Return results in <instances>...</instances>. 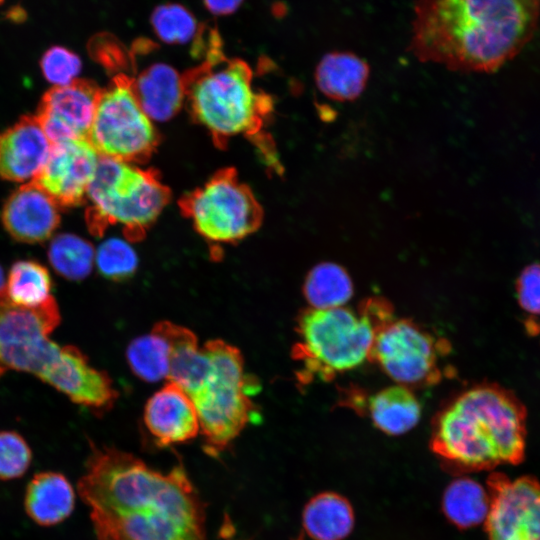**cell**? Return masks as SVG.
<instances>
[{"instance_id": "6da1fadb", "label": "cell", "mask_w": 540, "mask_h": 540, "mask_svg": "<svg viewBox=\"0 0 540 540\" xmlns=\"http://www.w3.org/2000/svg\"><path fill=\"white\" fill-rule=\"evenodd\" d=\"M77 492L97 540H207L205 504L182 466L163 473L128 452L91 445Z\"/></svg>"}, {"instance_id": "7a4b0ae2", "label": "cell", "mask_w": 540, "mask_h": 540, "mask_svg": "<svg viewBox=\"0 0 540 540\" xmlns=\"http://www.w3.org/2000/svg\"><path fill=\"white\" fill-rule=\"evenodd\" d=\"M540 0H417L410 51L460 72H492L530 41Z\"/></svg>"}, {"instance_id": "3957f363", "label": "cell", "mask_w": 540, "mask_h": 540, "mask_svg": "<svg viewBox=\"0 0 540 540\" xmlns=\"http://www.w3.org/2000/svg\"><path fill=\"white\" fill-rule=\"evenodd\" d=\"M526 417L512 391L494 383L475 385L438 413L431 450L455 474L517 464L525 453Z\"/></svg>"}, {"instance_id": "277c9868", "label": "cell", "mask_w": 540, "mask_h": 540, "mask_svg": "<svg viewBox=\"0 0 540 540\" xmlns=\"http://www.w3.org/2000/svg\"><path fill=\"white\" fill-rule=\"evenodd\" d=\"M192 400L207 453L223 452L255 415L238 348L222 340L190 343L174 354L168 380Z\"/></svg>"}, {"instance_id": "5b68a950", "label": "cell", "mask_w": 540, "mask_h": 540, "mask_svg": "<svg viewBox=\"0 0 540 540\" xmlns=\"http://www.w3.org/2000/svg\"><path fill=\"white\" fill-rule=\"evenodd\" d=\"M393 309L383 298H369L357 309L347 306L302 311L297 318L298 341L293 356L304 380L329 381L370 358L379 329Z\"/></svg>"}, {"instance_id": "8992f818", "label": "cell", "mask_w": 540, "mask_h": 540, "mask_svg": "<svg viewBox=\"0 0 540 540\" xmlns=\"http://www.w3.org/2000/svg\"><path fill=\"white\" fill-rule=\"evenodd\" d=\"M184 82L194 118L218 139L254 133L271 108L254 88L249 66L225 59L219 49Z\"/></svg>"}, {"instance_id": "52a82bcc", "label": "cell", "mask_w": 540, "mask_h": 540, "mask_svg": "<svg viewBox=\"0 0 540 540\" xmlns=\"http://www.w3.org/2000/svg\"><path fill=\"white\" fill-rule=\"evenodd\" d=\"M168 189L150 171L133 162L100 156L86 198L88 223L95 233L109 224L143 232L168 202Z\"/></svg>"}, {"instance_id": "ba28073f", "label": "cell", "mask_w": 540, "mask_h": 540, "mask_svg": "<svg viewBox=\"0 0 540 540\" xmlns=\"http://www.w3.org/2000/svg\"><path fill=\"white\" fill-rule=\"evenodd\" d=\"M184 211L196 231L217 244L238 242L254 233L263 213L251 190L233 172H221L188 196Z\"/></svg>"}, {"instance_id": "9c48e42d", "label": "cell", "mask_w": 540, "mask_h": 540, "mask_svg": "<svg viewBox=\"0 0 540 540\" xmlns=\"http://www.w3.org/2000/svg\"><path fill=\"white\" fill-rule=\"evenodd\" d=\"M88 141L100 156L135 162L154 149V122L139 104L128 79L116 78L100 90Z\"/></svg>"}, {"instance_id": "30bf717a", "label": "cell", "mask_w": 540, "mask_h": 540, "mask_svg": "<svg viewBox=\"0 0 540 540\" xmlns=\"http://www.w3.org/2000/svg\"><path fill=\"white\" fill-rule=\"evenodd\" d=\"M61 317L53 297L39 306L15 303L5 289L0 291V377L8 371L39 377L51 363L60 345L50 334Z\"/></svg>"}, {"instance_id": "8fae6325", "label": "cell", "mask_w": 540, "mask_h": 540, "mask_svg": "<svg viewBox=\"0 0 540 540\" xmlns=\"http://www.w3.org/2000/svg\"><path fill=\"white\" fill-rule=\"evenodd\" d=\"M443 341L409 319L392 318L377 332L369 360L397 384L427 385L441 377Z\"/></svg>"}, {"instance_id": "7c38bea8", "label": "cell", "mask_w": 540, "mask_h": 540, "mask_svg": "<svg viewBox=\"0 0 540 540\" xmlns=\"http://www.w3.org/2000/svg\"><path fill=\"white\" fill-rule=\"evenodd\" d=\"M487 487L489 540H540V483L529 476L510 480L493 473Z\"/></svg>"}, {"instance_id": "4fadbf2b", "label": "cell", "mask_w": 540, "mask_h": 540, "mask_svg": "<svg viewBox=\"0 0 540 540\" xmlns=\"http://www.w3.org/2000/svg\"><path fill=\"white\" fill-rule=\"evenodd\" d=\"M100 155L86 138L54 144L33 180L62 207L81 204L95 175Z\"/></svg>"}, {"instance_id": "5bb4252c", "label": "cell", "mask_w": 540, "mask_h": 540, "mask_svg": "<svg viewBox=\"0 0 540 540\" xmlns=\"http://www.w3.org/2000/svg\"><path fill=\"white\" fill-rule=\"evenodd\" d=\"M39 379L67 396L75 404L92 411L109 410L117 399L111 378L93 367L74 346H60Z\"/></svg>"}, {"instance_id": "9a60e30c", "label": "cell", "mask_w": 540, "mask_h": 540, "mask_svg": "<svg viewBox=\"0 0 540 540\" xmlns=\"http://www.w3.org/2000/svg\"><path fill=\"white\" fill-rule=\"evenodd\" d=\"M100 90L86 80L76 79L51 88L42 98L35 116L52 145L88 137Z\"/></svg>"}, {"instance_id": "2e32d148", "label": "cell", "mask_w": 540, "mask_h": 540, "mask_svg": "<svg viewBox=\"0 0 540 540\" xmlns=\"http://www.w3.org/2000/svg\"><path fill=\"white\" fill-rule=\"evenodd\" d=\"M1 217L10 236L24 243L47 240L60 222L58 204L33 181L10 195Z\"/></svg>"}, {"instance_id": "e0dca14e", "label": "cell", "mask_w": 540, "mask_h": 540, "mask_svg": "<svg viewBox=\"0 0 540 540\" xmlns=\"http://www.w3.org/2000/svg\"><path fill=\"white\" fill-rule=\"evenodd\" d=\"M144 423L160 446L187 442L200 432L192 400L178 385L169 381L146 402Z\"/></svg>"}, {"instance_id": "ac0fdd59", "label": "cell", "mask_w": 540, "mask_h": 540, "mask_svg": "<svg viewBox=\"0 0 540 540\" xmlns=\"http://www.w3.org/2000/svg\"><path fill=\"white\" fill-rule=\"evenodd\" d=\"M51 147L36 117H23L0 134V177L15 182L34 180Z\"/></svg>"}, {"instance_id": "d6986e66", "label": "cell", "mask_w": 540, "mask_h": 540, "mask_svg": "<svg viewBox=\"0 0 540 540\" xmlns=\"http://www.w3.org/2000/svg\"><path fill=\"white\" fill-rule=\"evenodd\" d=\"M75 489L68 478L57 471L35 473L24 493L26 515L41 527L63 523L74 511Z\"/></svg>"}, {"instance_id": "ffe728a7", "label": "cell", "mask_w": 540, "mask_h": 540, "mask_svg": "<svg viewBox=\"0 0 540 540\" xmlns=\"http://www.w3.org/2000/svg\"><path fill=\"white\" fill-rule=\"evenodd\" d=\"M130 82L139 104L153 122L172 118L186 98L184 78L164 63L145 68Z\"/></svg>"}, {"instance_id": "44dd1931", "label": "cell", "mask_w": 540, "mask_h": 540, "mask_svg": "<svg viewBox=\"0 0 540 540\" xmlns=\"http://www.w3.org/2000/svg\"><path fill=\"white\" fill-rule=\"evenodd\" d=\"M369 66L350 52H330L319 61L315 81L322 94L337 101H352L360 96L369 78Z\"/></svg>"}, {"instance_id": "7402d4cb", "label": "cell", "mask_w": 540, "mask_h": 540, "mask_svg": "<svg viewBox=\"0 0 540 540\" xmlns=\"http://www.w3.org/2000/svg\"><path fill=\"white\" fill-rule=\"evenodd\" d=\"M367 412L377 429L390 436H399L418 424L421 405L409 387L396 383L370 395Z\"/></svg>"}, {"instance_id": "603a6c76", "label": "cell", "mask_w": 540, "mask_h": 540, "mask_svg": "<svg viewBox=\"0 0 540 540\" xmlns=\"http://www.w3.org/2000/svg\"><path fill=\"white\" fill-rule=\"evenodd\" d=\"M353 526V508L338 493H319L303 509L302 527L311 540H344Z\"/></svg>"}, {"instance_id": "cb8c5ba5", "label": "cell", "mask_w": 540, "mask_h": 540, "mask_svg": "<svg viewBox=\"0 0 540 540\" xmlns=\"http://www.w3.org/2000/svg\"><path fill=\"white\" fill-rule=\"evenodd\" d=\"M489 494L469 477L453 480L442 497V511L460 529L484 523L489 511Z\"/></svg>"}, {"instance_id": "d4e9b609", "label": "cell", "mask_w": 540, "mask_h": 540, "mask_svg": "<svg viewBox=\"0 0 540 540\" xmlns=\"http://www.w3.org/2000/svg\"><path fill=\"white\" fill-rule=\"evenodd\" d=\"M354 293L350 275L340 265L322 262L307 274L303 294L310 308L329 309L345 306Z\"/></svg>"}, {"instance_id": "484cf974", "label": "cell", "mask_w": 540, "mask_h": 540, "mask_svg": "<svg viewBox=\"0 0 540 540\" xmlns=\"http://www.w3.org/2000/svg\"><path fill=\"white\" fill-rule=\"evenodd\" d=\"M170 358V342L158 325L149 334L133 340L127 349L131 370L148 382L168 379Z\"/></svg>"}, {"instance_id": "4316f807", "label": "cell", "mask_w": 540, "mask_h": 540, "mask_svg": "<svg viewBox=\"0 0 540 540\" xmlns=\"http://www.w3.org/2000/svg\"><path fill=\"white\" fill-rule=\"evenodd\" d=\"M51 287L52 280L45 266L33 260H20L9 271L5 291L15 303L35 307L52 297Z\"/></svg>"}, {"instance_id": "83f0119b", "label": "cell", "mask_w": 540, "mask_h": 540, "mask_svg": "<svg viewBox=\"0 0 540 540\" xmlns=\"http://www.w3.org/2000/svg\"><path fill=\"white\" fill-rule=\"evenodd\" d=\"M54 270L69 280L87 277L95 262V251L87 240L74 234L57 235L48 248Z\"/></svg>"}, {"instance_id": "f1b7e54d", "label": "cell", "mask_w": 540, "mask_h": 540, "mask_svg": "<svg viewBox=\"0 0 540 540\" xmlns=\"http://www.w3.org/2000/svg\"><path fill=\"white\" fill-rule=\"evenodd\" d=\"M152 26L158 37L169 44H184L197 34L193 15L179 4H165L152 14Z\"/></svg>"}, {"instance_id": "f546056e", "label": "cell", "mask_w": 540, "mask_h": 540, "mask_svg": "<svg viewBox=\"0 0 540 540\" xmlns=\"http://www.w3.org/2000/svg\"><path fill=\"white\" fill-rule=\"evenodd\" d=\"M95 264L104 277L120 281L135 273L138 257L128 241L112 237L106 239L97 248Z\"/></svg>"}, {"instance_id": "4dcf8cb0", "label": "cell", "mask_w": 540, "mask_h": 540, "mask_svg": "<svg viewBox=\"0 0 540 540\" xmlns=\"http://www.w3.org/2000/svg\"><path fill=\"white\" fill-rule=\"evenodd\" d=\"M32 463V450L16 431H0V481H10L26 474Z\"/></svg>"}, {"instance_id": "1f68e13d", "label": "cell", "mask_w": 540, "mask_h": 540, "mask_svg": "<svg viewBox=\"0 0 540 540\" xmlns=\"http://www.w3.org/2000/svg\"><path fill=\"white\" fill-rule=\"evenodd\" d=\"M40 67L48 82L55 86H65L77 79L81 71V60L71 50L56 45L43 54Z\"/></svg>"}, {"instance_id": "d6a6232c", "label": "cell", "mask_w": 540, "mask_h": 540, "mask_svg": "<svg viewBox=\"0 0 540 540\" xmlns=\"http://www.w3.org/2000/svg\"><path fill=\"white\" fill-rule=\"evenodd\" d=\"M516 294L522 309L540 314V263L525 267L516 281Z\"/></svg>"}, {"instance_id": "836d02e7", "label": "cell", "mask_w": 540, "mask_h": 540, "mask_svg": "<svg viewBox=\"0 0 540 540\" xmlns=\"http://www.w3.org/2000/svg\"><path fill=\"white\" fill-rule=\"evenodd\" d=\"M207 9L216 15H226L234 12L243 0H203Z\"/></svg>"}, {"instance_id": "e575fe53", "label": "cell", "mask_w": 540, "mask_h": 540, "mask_svg": "<svg viewBox=\"0 0 540 540\" xmlns=\"http://www.w3.org/2000/svg\"><path fill=\"white\" fill-rule=\"evenodd\" d=\"M9 15L11 17V20H14L15 22H18V21H23L24 20V15H25V11L20 8V7H14L12 8V10L9 12Z\"/></svg>"}, {"instance_id": "d590c367", "label": "cell", "mask_w": 540, "mask_h": 540, "mask_svg": "<svg viewBox=\"0 0 540 540\" xmlns=\"http://www.w3.org/2000/svg\"><path fill=\"white\" fill-rule=\"evenodd\" d=\"M5 289V278L2 267L0 266V291Z\"/></svg>"}, {"instance_id": "8d00e7d4", "label": "cell", "mask_w": 540, "mask_h": 540, "mask_svg": "<svg viewBox=\"0 0 540 540\" xmlns=\"http://www.w3.org/2000/svg\"><path fill=\"white\" fill-rule=\"evenodd\" d=\"M4 2V0H0V4H2Z\"/></svg>"}]
</instances>
